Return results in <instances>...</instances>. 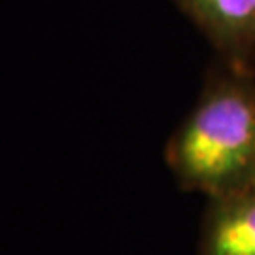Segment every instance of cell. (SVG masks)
Returning <instances> with one entry per match:
<instances>
[{"label":"cell","instance_id":"obj_1","mask_svg":"<svg viewBox=\"0 0 255 255\" xmlns=\"http://www.w3.org/2000/svg\"><path fill=\"white\" fill-rule=\"evenodd\" d=\"M183 191L219 199L255 187V72L212 68L164 149Z\"/></svg>","mask_w":255,"mask_h":255},{"label":"cell","instance_id":"obj_3","mask_svg":"<svg viewBox=\"0 0 255 255\" xmlns=\"http://www.w3.org/2000/svg\"><path fill=\"white\" fill-rule=\"evenodd\" d=\"M197 255H255V187L206 201Z\"/></svg>","mask_w":255,"mask_h":255},{"label":"cell","instance_id":"obj_2","mask_svg":"<svg viewBox=\"0 0 255 255\" xmlns=\"http://www.w3.org/2000/svg\"><path fill=\"white\" fill-rule=\"evenodd\" d=\"M221 63L255 72V0H174Z\"/></svg>","mask_w":255,"mask_h":255}]
</instances>
